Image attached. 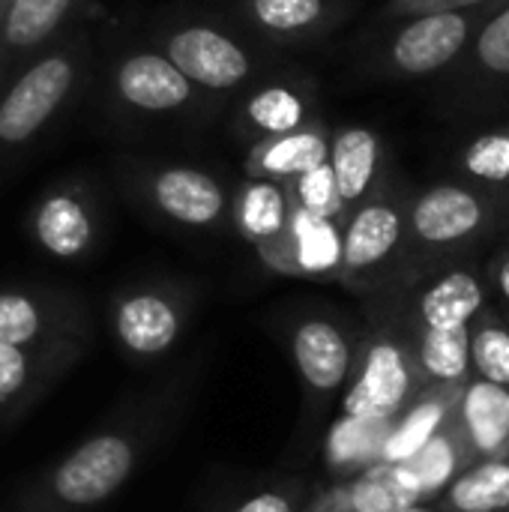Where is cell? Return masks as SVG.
<instances>
[{"mask_svg": "<svg viewBox=\"0 0 509 512\" xmlns=\"http://www.w3.org/2000/svg\"><path fill=\"white\" fill-rule=\"evenodd\" d=\"M84 345H6L0 342V423L15 420L33 402H39L48 387L75 366Z\"/></svg>", "mask_w": 509, "mask_h": 512, "instance_id": "cell-17", "label": "cell"}, {"mask_svg": "<svg viewBox=\"0 0 509 512\" xmlns=\"http://www.w3.org/2000/svg\"><path fill=\"white\" fill-rule=\"evenodd\" d=\"M285 186H288L294 210L318 216V219H336V222L345 219V207L339 201V192H336V183H333V171H330L327 162L312 168V171H306V174H300V177L285 180Z\"/></svg>", "mask_w": 509, "mask_h": 512, "instance_id": "cell-32", "label": "cell"}, {"mask_svg": "<svg viewBox=\"0 0 509 512\" xmlns=\"http://www.w3.org/2000/svg\"><path fill=\"white\" fill-rule=\"evenodd\" d=\"M411 192L414 189L390 171L363 204L345 213L339 282L354 291H372L402 270Z\"/></svg>", "mask_w": 509, "mask_h": 512, "instance_id": "cell-6", "label": "cell"}, {"mask_svg": "<svg viewBox=\"0 0 509 512\" xmlns=\"http://www.w3.org/2000/svg\"><path fill=\"white\" fill-rule=\"evenodd\" d=\"M312 512H348L339 501H336V495L330 492V495H324L315 507H312Z\"/></svg>", "mask_w": 509, "mask_h": 512, "instance_id": "cell-37", "label": "cell"}, {"mask_svg": "<svg viewBox=\"0 0 509 512\" xmlns=\"http://www.w3.org/2000/svg\"><path fill=\"white\" fill-rule=\"evenodd\" d=\"M153 45L204 93H240L273 75V57L234 24L198 15L171 18L153 30Z\"/></svg>", "mask_w": 509, "mask_h": 512, "instance_id": "cell-4", "label": "cell"}, {"mask_svg": "<svg viewBox=\"0 0 509 512\" xmlns=\"http://www.w3.org/2000/svg\"><path fill=\"white\" fill-rule=\"evenodd\" d=\"M27 234L39 252L54 261L87 258L102 234V216L93 192L78 180L48 186L27 213Z\"/></svg>", "mask_w": 509, "mask_h": 512, "instance_id": "cell-11", "label": "cell"}, {"mask_svg": "<svg viewBox=\"0 0 509 512\" xmlns=\"http://www.w3.org/2000/svg\"><path fill=\"white\" fill-rule=\"evenodd\" d=\"M462 417L471 444L480 453H501L509 444V387L474 381L462 399Z\"/></svg>", "mask_w": 509, "mask_h": 512, "instance_id": "cell-25", "label": "cell"}, {"mask_svg": "<svg viewBox=\"0 0 509 512\" xmlns=\"http://www.w3.org/2000/svg\"><path fill=\"white\" fill-rule=\"evenodd\" d=\"M447 72L444 99L456 114L489 108L509 90V0H501Z\"/></svg>", "mask_w": 509, "mask_h": 512, "instance_id": "cell-15", "label": "cell"}, {"mask_svg": "<svg viewBox=\"0 0 509 512\" xmlns=\"http://www.w3.org/2000/svg\"><path fill=\"white\" fill-rule=\"evenodd\" d=\"M474 3H483V0H387L384 18H387V21H396V18L426 15V12L462 9V6H474Z\"/></svg>", "mask_w": 509, "mask_h": 512, "instance_id": "cell-35", "label": "cell"}, {"mask_svg": "<svg viewBox=\"0 0 509 512\" xmlns=\"http://www.w3.org/2000/svg\"><path fill=\"white\" fill-rule=\"evenodd\" d=\"M402 512H429V510H423V507H417V504H414V507H408V510H402Z\"/></svg>", "mask_w": 509, "mask_h": 512, "instance_id": "cell-38", "label": "cell"}, {"mask_svg": "<svg viewBox=\"0 0 509 512\" xmlns=\"http://www.w3.org/2000/svg\"><path fill=\"white\" fill-rule=\"evenodd\" d=\"M354 0H228V12L246 36L273 48L321 42L351 15Z\"/></svg>", "mask_w": 509, "mask_h": 512, "instance_id": "cell-13", "label": "cell"}, {"mask_svg": "<svg viewBox=\"0 0 509 512\" xmlns=\"http://www.w3.org/2000/svg\"><path fill=\"white\" fill-rule=\"evenodd\" d=\"M315 120H321L318 84L303 72H273L258 78L240 90L231 111L234 135L249 144L288 135Z\"/></svg>", "mask_w": 509, "mask_h": 512, "instance_id": "cell-10", "label": "cell"}, {"mask_svg": "<svg viewBox=\"0 0 509 512\" xmlns=\"http://www.w3.org/2000/svg\"><path fill=\"white\" fill-rule=\"evenodd\" d=\"M303 501V486H273V489H261L252 498L240 501L234 510L228 512H300Z\"/></svg>", "mask_w": 509, "mask_h": 512, "instance_id": "cell-34", "label": "cell"}, {"mask_svg": "<svg viewBox=\"0 0 509 512\" xmlns=\"http://www.w3.org/2000/svg\"><path fill=\"white\" fill-rule=\"evenodd\" d=\"M291 213L294 204L285 180L246 177L237 189H231L228 225L240 234V240H246L255 249L273 240L288 225Z\"/></svg>", "mask_w": 509, "mask_h": 512, "instance_id": "cell-23", "label": "cell"}, {"mask_svg": "<svg viewBox=\"0 0 509 512\" xmlns=\"http://www.w3.org/2000/svg\"><path fill=\"white\" fill-rule=\"evenodd\" d=\"M471 360L483 381L509 387V330L483 312L471 330Z\"/></svg>", "mask_w": 509, "mask_h": 512, "instance_id": "cell-33", "label": "cell"}, {"mask_svg": "<svg viewBox=\"0 0 509 512\" xmlns=\"http://www.w3.org/2000/svg\"><path fill=\"white\" fill-rule=\"evenodd\" d=\"M509 225V195L468 180H441L414 189L408 201L405 264L468 249ZM402 264V267H405Z\"/></svg>", "mask_w": 509, "mask_h": 512, "instance_id": "cell-3", "label": "cell"}, {"mask_svg": "<svg viewBox=\"0 0 509 512\" xmlns=\"http://www.w3.org/2000/svg\"><path fill=\"white\" fill-rule=\"evenodd\" d=\"M258 258L267 270L297 279H339L342 261V222L318 219L294 210L288 225L267 243Z\"/></svg>", "mask_w": 509, "mask_h": 512, "instance_id": "cell-16", "label": "cell"}, {"mask_svg": "<svg viewBox=\"0 0 509 512\" xmlns=\"http://www.w3.org/2000/svg\"><path fill=\"white\" fill-rule=\"evenodd\" d=\"M486 291L474 270L450 267L414 294V321L423 330L471 327L483 312Z\"/></svg>", "mask_w": 509, "mask_h": 512, "instance_id": "cell-21", "label": "cell"}, {"mask_svg": "<svg viewBox=\"0 0 509 512\" xmlns=\"http://www.w3.org/2000/svg\"><path fill=\"white\" fill-rule=\"evenodd\" d=\"M108 93L135 117H177L198 111L204 90L195 87L156 45L117 51L108 66Z\"/></svg>", "mask_w": 509, "mask_h": 512, "instance_id": "cell-9", "label": "cell"}, {"mask_svg": "<svg viewBox=\"0 0 509 512\" xmlns=\"http://www.w3.org/2000/svg\"><path fill=\"white\" fill-rule=\"evenodd\" d=\"M126 186L138 204L186 231H213L228 225L231 189L222 177L198 165L126 162Z\"/></svg>", "mask_w": 509, "mask_h": 512, "instance_id": "cell-7", "label": "cell"}, {"mask_svg": "<svg viewBox=\"0 0 509 512\" xmlns=\"http://www.w3.org/2000/svg\"><path fill=\"white\" fill-rule=\"evenodd\" d=\"M450 504L459 512L509 510V462H483L450 486Z\"/></svg>", "mask_w": 509, "mask_h": 512, "instance_id": "cell-30", "label": "cell"}, {"mask_svg": "<svg viewBox=\"0 0 509 512\" xmlns=\"http://www.w3.org/2000/svg\"><path fill=\"white\" fill-rule=\"evenodd\" d=\"M330 153V126L315 120L288 135H276L249 147L243 171L258 180H291L327 162Z\"/></svg>", "mask_w": 509, "mask_h": 512, "instance_id": "cell-22", "label": "cell"}, {"mask_svg": "<svg viewBox=\"0 0 509 512\" xmlns=\"http://www.w3.org/2000/svg\"><path fill=\"white\" fill-rule=\"evenodd\" d=\"M0 84H3V72H0Z\"/></svg>", "mask_w": 509, "mask_h": 512, "instance_id": "cell-41", "label": "cell"}, {"mask_svg": "<svg viewBox=\"0 0 509 512\" xmlns=\"http://www.w3.org/2000/svg\"><path fill=\"white\" fill-rule=\"evenodd\" d=\"M351 372L354 381L342 399V414L366 420H396L414 384L408 342L387 330L369 336L354 357Z\"/></svg>", "mask_w": 509, "mask_h": 512, "instance_id": "cell-12", "label": "cell"}, {"mask_svg": "<svg viewBox=\"0 0 509 512\" xmlns=\"http://www.w3.org/2000/svg\"><path fill=\"white\" fill-rule=\"evenodd\" d=\"M327 165L333 171V183L345 213L363 204L390 174L384 138L375 129L357 123L330 129Z\"/></svg>", "mask_w": 509, "mask_h": 512, "instance_id": "cell-19", "label": "cell"}, {"mask_svg": "<svg viewBox=\"0 0 509 512\" xmlns=\"http://www.w3.org/2000/svg\"><path fill=\"white\" fill-rule=\"evenodd\" d=\"M90 0H15L0 15V72L3 78L39 48L66 33Z\"/></svg>", "mask_w": 509, "mask_h": 512, "instance_id": "cell-20", "label": "cell"}, {"mask_svg": "<svg viewBox=\"0 0 509 512\" xmlns=\"http://www.w3.org/2000/svg\"><path fill=\"white\" fill-rule=\"evenodd\" d=\"M0 3H3V9H6V6H9V3H15V0H0Z\"/></svg>", "mask_w": 509, "mask_h": 512, "instance_id": "cell-39", "label": "cell"}, {"mask_svg": "<svg viewBox=\"0 0 509 512\" xmlns=\"http://www.w3.org/2000/svg\"><path fill=\"white\" fill-rule=\"evenodd\" d=\"M501 6V0H483L462 9L426 12L396 18L384 36L369 48L366 69L372 78L417 81L447 72L471 45L483 21Z\"/></svg>", "mask_w": 509, "mask_h": 512, "instance_id": "cell-5", "label": "cell"}, {"mask_svg": "<svg viewBox=\"0 0 509 512\" xmlns=\"http://www.w3.org/2000/svg\"><path fill=\"white\" fill-rule=\"evenodd\" d=\"M462 180L509 195V123L471 138L459 153Z\"/></svg>", "mask_w": 509, "mask_h": 512, "instance_id": "cell-29", "label": "cell"}, {"mask_svg": "<svg viewBox=\"0 0 509 512\" xmlns=\"http://www.w3.org/2000/svg\"><path fill=\"white\" fill-rule=\"evenodd\" d=\"M444 414H447L444 399H426V402L414 405L402 420H393V426H390V432L384 438L378 465H402L414 453H420L441 432Z\"/></svg>", "mask_w": 509, "mask_h": 512, "instance_id": "cell-27", "label": "cell"}, {"mask_svg": "<svg viewBox=\"0 0 509 512\" xmlns=\"http://www.w3.org/2000/svg\"><path fill=\"white\" fill-rule=\"evenodd\" d=\"M192 315V297L171 282L132 285L111 300V333L132 360H156L168 354Z\"/></svg>", "mask_w": 509, "mask_h": 512, "instance_id": "cell-8", "label": "cell"}, {"mask_svg": "<svg viewBox=\"0 0 509 512\" xmlns=\"http://www.w3.org/2000/svg\"><path fill=\"white\" fill-rule=\"evenodd\" d=\"M291 357L309 396L339 393L354 369V342L342 324L324 315L300 318L291 330Z\"/></svg>", "mask_w": 509, "mask_h": 512, "instance_id": "cell-18", "label": "cell"}, {"mask_svg": "<svg viewBox=\"0 0 509 512\" xmlns=\"http://www.w3.org/2000/svg\"><path fill=\"white\" fill-rule=\"evenodd\" d=\"M87 63V33H63L18 63L0 84V150H15L39 138L75 99Z\"/></svg>", "mask_w": 509, "mask_h": 512, "instance_id": "cell-2", "label": "cell"}, {"mask_svg": "<svg viewBox=\"0 0 509 512\" xmlns=\"http://www.w3.org/2000/svg\"><path fill=\"white\" fill-rule=\"evenodd\" d=\"M384 468H390V474L396 477V483L420 501V498H426V495L441 492V489L453 480V474H456V468H459L456 441H453L450 435L438 432V435H435L420 453H414L408 462H402V465H384Z\"/></svg>", "mask_w": 509, "mask_h": 512, "instance_id": "cell-26", "label": "cell"}, {"mask_svg": "<svg viewBox=\"0 0 509 512\" xmlns=\"http://www.w3.org/2000/svg\"><path fill=\"white\" fill-rule=\"evenodd\" d=\"M417 363L432 381H459L471 366V327L417 333Z\"/></svg>", "mask_w": 509, "mask_h": 512, "instance_id": "cell-28", "label": "cell"}, {"mask_svg": "<svg viewBox=\"0 0 509 512\" xmlns=\"http://www.w3.org/2000/svg\"><path fill=\"white\" fill-rule=\"evenodd\" d=\"M492 282L501 291V297L509 303V246L504 252H498L495 261H492Z\"/></svg>", "mask_w": 509, "mask_h": 512, "instance_id": "cell-36", "label": "cell"}, {"mask_svg": "<svg viewBox=\"0 0 509 512\" xmlns=\"http://www.w3.org/2000/svg\"><path fill=\"white\" fill-rule=\"evenodd\" d=\"M393 420H366V417H345L327 435V465L336 474H363L378 465L384 438Z\"/></svg>", "mask_w": 509, "mask_h": 512, "instance_id": "cell-24", "label": "cell"}, {"mask_svg": "<svg viewBox=\"0 0 509 512\" xmlns=\"http://www.w3.org/2000/svg\"><path fill=\"white\" fill-rule=\"evenodd\" d=\"M153 444V417L114 423L51 465L6 512H87L114 498Z\"/></svg>", "mask_w": 509, "mask_h": 512, "instance_id": "cell-1", "label": "cell"}, {"mask_svg": "<svg viewBox=\"0 0 509 512\" xmlns=\"http://www.w3.org/2000/svg\"><path fill=\"white\" fill-rule=\"evenodd\" d=\"M0 15H3V3H0Z\"/></svg>", "mask_w": 509, "mask_h": 512, "instance_id": "cell-40", "label": "cell"}, {"mask_svg": "<svg viewBox=\"0 0 509 512\" xmlns=\"http://www.w3.org/2000/svg\"><path fill=\"white\" fill-rule=\"evenodd\" d=\"M507 228H509V225H507Z\"/></svg>", "mask_w": 509, "mask_h": 512, "instance_id": "cell-42", "label": "cell"}, {"mask_svg": "<svg viewBox=\"0 0 509 512\" xmlns=\"http://www.w3.org/2000/svg\"><path fill=\"white\" fill-rule=\"evenodd\" d=\"M333 495L348 512H402L417 504V498L405 492L384 465L363 471L351 486L336 489Z\"/></svg>", "mask_w": 509, "mask_h": 512, "instance_id": "cell-31", "label": "cell"}, {"mask_svg": "<svg viewBox=\"0 0 509 512\" xmlns=\"http://www.w3.org/2000/svg\"><path fill=\"white\" fill-rule=\"evenodd\" d=\"M81 300L57 288H0V342L6 345H87Z\"/></svg>", "mask_w": 509, "mask_h": 512, "instance_id": "cell-14", "label": "cell"}]
</instances>
